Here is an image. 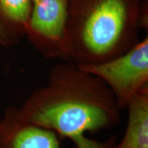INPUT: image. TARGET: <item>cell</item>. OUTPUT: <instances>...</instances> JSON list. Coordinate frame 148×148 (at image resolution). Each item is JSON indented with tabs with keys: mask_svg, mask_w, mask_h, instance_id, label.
<instances>
[{
	"mask_svg": "<svg viewBox=\"0 0 148 148\" xmlns=\"http://www.w3.org/2000/svg\"><path fill=\"white\" fill-rule=\"evenodd\" d=\"M19 114L32 123L69 138L76 148H114L116 135L105 142L86 136L120 122V109L107 85L73 63L53 65L47 83L28 96Z\"/></svg>",
	"mask_w": 148,
	"mask_h": 148,
	"instance_id": "1",
	"label": "cell"
},
{
	"mask_svg": "<svg viewBox=\"0 0 148 148\" xmlns=\"http://www.w3.org/2000/svg\"><path fill=\"white\" fill-rule=\"evenodd\" d=\"M147 27V0H68L62 61L77 66L106 62L133 47Z\"/></svg>",
	"mask_w": 148,
	"mask_h": 148,
	"instance_id": "2",
	"label": "cell"
},
{
	"mask_svg": "<svg viewBox=\"0 0 148 148\" xmlns=\"http://www.w3.org/2000/svg\"><path fill=\"white\" fill-rule=\"evenodd\" d=\"M78 67L102 80L120 110H124L132 97L148 85V37L110 60Z\"/></svg>",
	"mask_w": 148,
	"mask_h": 148,
	"instance_id": "3",
	"label": "cell"
},
{
	"mask_svg": "<svg viewBox=\"0 0 148 148\" xmlns=\"http://www.w3.org/2000/svg\"><path fill=\"white\" fill-rule=\"evenodd\" d=\"M126 109V130L114 148H148V85L129 101Z\"/></svg>",
	"mask_w": 148,
	"mask_h": 148,
	"instance_id": "7",
	"label": "cell"
},
{
	"mask_svg": "<svg viewBox=\"0 0 148 148\" xmlns=\"http://www.w3.org/2000/svg\"><path fill=\"white\" fill-rule=\"evenodd\" d=\"M32 1L25 36L42 57L63 60L67 46L68 0Z\"/></svg>",
	"mask_w": 148,
	"mask_h": 148,
	"instance_id": "4",
	"label": "cell"
},
{
	"mask_svg": "<svg viewBox=\"0 0 148 148\" xmlns=\"http://www.w3.org/2000/svg\"><path fill=\"white\" fill-rule=\"evenodd\" d=\"M32 0H0V45H16L26 36Z\"/></svg>",
	"mask_w": 148,
	"mask_h": 148,
	"instance_id": "6",
	"label": "cell"
},
{
	"mask_svg": "<svg viewBox=\"0 0 148 148\" xmlns=\"http://www.w3.org/2000/svg\"><path fill=\"white\" fill-rule=\"evenodd\" d=\"M0 148H61L58 136L21 116L18 107L6 108L0 119Z\"/></svg>",
	"mask_w": 148,
	"mask_h": 148,
	"instance_id": "5",
	"label": "cell"
}]
</instances>
